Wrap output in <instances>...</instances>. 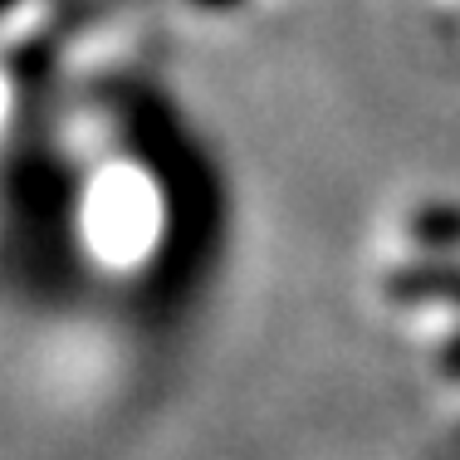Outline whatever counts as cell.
Here are the masks:
<instances>
[{
	"instance_id": "1",
	"label": "cell",
	"mask_w": 460,
	"mask_h": 460,
	"mask_svg": "<svg viewBox=\"0 0 460 460\" xmlns=\"http://www.w3.org/2000/svg\"><path fill=\"white\" fill-rule=\"evenodd\" d=\"M74 235L103 275L133 279L167 255L172 235V186L152 177L142 152H103L74 186Z\"/></svg>"
},
{
	"instance_id": "2",
	"label": "cell",
	"mask_w": 460,
	"mask_h": 460,
	"mask_svg": "<svg viewBox=\"0 0 460 460\" xmlns=\"http://www.w3.org/2000/svg\"><path fill=\"white\" fill-rule=\"evenodd\" d=\"M181 5L201 20H250V15L275 10L279 0H181Z\"/></svg>"
}]
</instances>
